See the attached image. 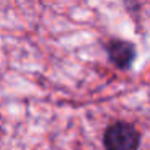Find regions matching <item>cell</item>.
I'll return each instance as SVG.
<instances>
[{"label":"cell","mask_w":150,"mask_h":150,"mask_svg":"<svg viewBox=\"0 0 150 150\" xmlns=\"http://www.w3.org/2000/svg\"><path fill=\"white\" fill-rule=\"evenodd\" d=\"M139 144V131L129 123H115L103 134V145L107 150H137Z\"/></svg>","instance_id":"1"},{"label":"cell","mask_w":150,"mask_h":150,"mask_svg":"<svg viewBox=\"0 0 150 150\" xmlns=\"http://www.w3.org/2000/svg\"><path fill=\"white\" fill-rule=\"evenodd\" d=\"M108 55L110 60L121 69L129 68L134 60V45L126 40H111L108 44Z\"/></svg>","instance_id":"2"}]
</instances>
